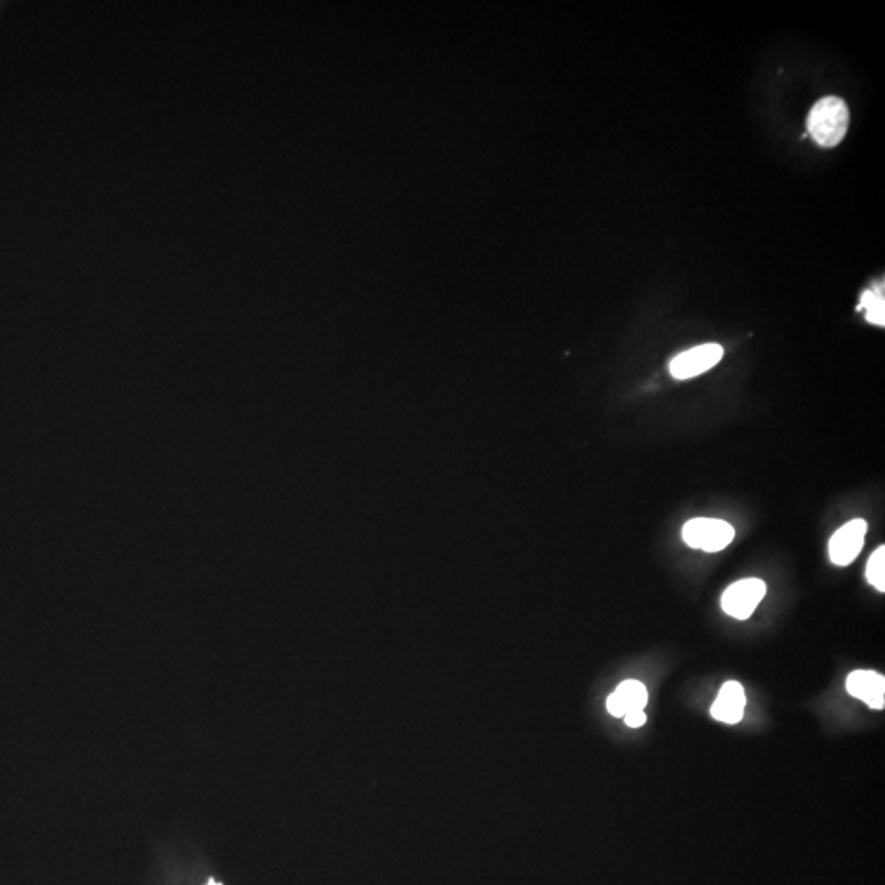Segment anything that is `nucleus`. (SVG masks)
<instances>
[{"mask_svg": "<svg viewBox=\"0 0 885 885\" xmlns=\"http://www.w3.org/2000/svg\"><path fill=\"white\" fill-rule=\"evenodd\" d=\"M808 133L818 145H840L849 127V110L840 97H823L813 105L807 120Z\"/></svg>", "mask_w": 885, "mask_h": 885, "instance_id": "1", "label": "nucleus"}, {"mask_svg": "<svg viewBox=\"0 0 885 885\" xmlns=\"http://www.w3.org/2000/svg\"><path fill=\"white\" fill-rule=\"evenodd\" d=\"M735 528L718 518H692L682 528V538L694 550L717 553L735 540Z\"/></svg>", "mask_w": 885, "mask_h": 885, "instance_id": "2", "label": "nucleus"}, {"mask_svg": "<svg viewBox=\"0 0 885 885\" xmlns=\"http://www.w3.org/2000/svg\"><path fill=\"white\" fill-rule=\"evenodd\" d=\"M766 595V584L761 579H743L731 584L722 595L723 612L738 620H748Z\"/></svg>", "mask_w": 885, "mask_h": 885, "instance_id": "3", "label": "nucleus"}, {"mask_svg": "<svg viewBox=\"0 0 885 885\" xmlns=\"http://www.w3.org/2000/svg\"><path fill=\"white\" fill-rule=\"evenodd\" d=\"M722 358L723 348L720 345L710 343V345L697 346L672 359L669 371L676 379H692L707 373L708 369L720 363Z\"/></svg>", "mask_w": 885, "mask_h": 885, "instance_id": "4", "label": "nucleus"}, {"mask_svg": "<svg viewBox=\"0 0 885 885\" xmlns=\"http://www.w3.org/2000/svg\"><path fill=\"white\" fill-rule=\"evenodd\" d=\"M867 523L863 518H856L846 523L845 527H841L831 536L830 540V559L831 563L836 566H848L858 558L864 546V538H866Z\"/></svg>", "mask_w": 885, "mask_h": 885, "instance_id": "5", "label": "nucleus"}, {"mask_svg": "<svg viewBox=\"0 0 885 885\" xmlns=\"http://www.w3.org/2000/svg\"><path fill=\"white\" fill-rule=\"evenodd\" d=\"M846 689L849 695L861 700L864 704L882 710L885 705V679L879 672L854 671L848 676Z\"/></svg>", "mask_w": 885, "mask_h": 885, "instance_id": "6", "label": "nucleus"}, {"mask_svg": "<svg viewBox=\"0 0 885 885\" xmlns=\"http://www.w3.org/2000/svg\"><path fill=\"white\" fill-rule=\"evenodd\" d=\"M746 695L740 682L730 681L722 687L712 705V717L718 722L735 725L745 715Z\"/></svg>", "mask_w": 885, "mask_h": 885, "instance_id": "7", "label": "nucleus"}, {"mask_svg": "<svg viewBox=\"0 0 885 885\" xmlns=\"http://www.w3.org/2000/svg\"><path fill=\"white\" fill-rule=\"evenodd\" d=\"M648 704V692L640 681H625L607 700V710L613 717H625L633 710H645Z\"/></svg>", "mask_w": 885, "mask_h": 885, "instance_id": "8", "label": "nucleus"}, {"mask_svg": "<svg viewBox=\"0 0 885 885\" xmlns=\"http://www.w3.org/2000/svg\"><path fill=\"white\" fill-rule=\"evenodd\" d=\"M859 309L866 310V318L869 322L884 327L885 305L882 289L881 292L877 291V289L864 292Z\"/></svg>", "mask_w": 885, "mask_h": 885, "instance_id": "9", "label": "nucleus"}, {"mask_svg": "<svg viewBox=\"0 0 885 885\" xmlns=\"http://www.w3.org/2000/svg\"><path fill=\"white\" fill-rule=\"evenodd\" d=\"M867 581L871 582V586L876 587L879 592L885 590V548H877L869 558L866 568Z\"/></svg>", "mask_w": 885, "mask_h": 885, "instance_id": "10", "label": "nucleus"}, {"mask_svg": "<svg viewBox=\"0 0 885 885\" xmlns=\"http://www.w3.org/2000/svg\"><path fill=\"white\" fill-rule=\"evenodd\" d=\"M623 718H625V723H627L628 727L631 728H640L646 723L645 710H633V712H628Z\"/></svg>", "mask_w": 885, "mask_h": 885, "instance_id": "11", "label": "nucleus"}, {"mask_svg": "<svg viewBox=\"0 0 885 885\" xmlns=\"http://www.w3.org/2000/svg\"><path fill=\"white\" fill-rule=\"evenodd\" d=\"M0 10H2V5H0Z\"/></svg>", "mask_w": 885, "mask_h": 885, "instance_id": "12", "label": "nucleus"}]
</instances>
